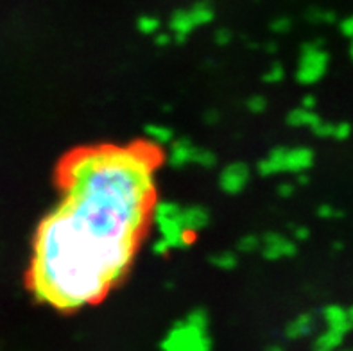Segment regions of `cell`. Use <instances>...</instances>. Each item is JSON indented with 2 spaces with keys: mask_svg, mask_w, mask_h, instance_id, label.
<instances>
[{
  "mask_svg": "<svg viewBox=\"0 0 353 351\" xmlns=\"http://www.w3.org/2000/svg\"><path fill=\"white\" fill-rule=\"evenodd\" d=\"M341 212L336 208V206H332L330 203H323L321 206L318 208V217L319 219H327V221H332V219H339Z\"/></svg>",
  "mask_w": 353,
  "mask_h": 351,
  "instance_id": "4316f807",
  "label": "cell"
},
{
  "mask_svg": "<svg viewBox=\"0 0 353 351\" xmlns=\"http://www.w3.org/2000/svg\"><path fill=\"white\" fill-rule=\"evenodd\" d=\"M260 253L265 260L276 262L283 258H292L298 253V244L292 239H287L282 233L269 232L260 237Z\"/></svg>",
  "mask_w": 353,
  "mask_h": 351,
  "instance_id": "277c9868",
  "label": "cell"
},
{
  "mask_svg": "<svg viewBox=\"0 0 353 351\" xmlns=\"http://www.w3.org/2000/svg\"><path fill=\"white\" fill-rule=\"evenodd\" d=\"M330 65V54L323 47L321 41H309L300 49L296 81L303 86H312L327 76Z\"/></svg>",
  "mask_w": 353,
  "mask_h": 351,
  "instance_id": "3957f363",
  "label": "cell"
},
{
  "mask_svg": "<svg viewBox=\"0 0 353 351\" xmlns=\"http://www.w3.org/2000/svg\"><path fill=\"white\" fill-rule=\"evenodd\" d=\"M210 263L219 271H233L239 265V258L232 251H221V253L212 254Z\"/></svg>",
  "mask_w": 353,
  "mask_h": 351,
  "instance_id": "ac0fdd59",
  "label": "cell"
},
{
  "mask_svg": "<svg viewBox=\"0 0 353 351\" xmlns=\"http://www.w3.org/2000/svg\"><path fill=\"white\" fill-rule=\"evenodd\" d=\"M172 251V248H170V244L167 242L165 239H158L157 242H154V245H152V253L158 254V257H167V254Z\"/></svg>",
  "mask_w": 353,
  "mask_h": 351,
  "instance_id": "f1b7e54d",
  "label": "cell"
},
{
  "mask_svg": "<svg viewBox=\"0 0 353 351\" xmlns=\"http://www.w3.org/2000/svg\"><path fill=\"white\" fill-rule=\"evenodd\" d=\"M178 219L179 224L183 226V230L188 235L199 233L210 224V214H208V210L201 205L181 206Z\"/></svg>",
  "mask_w": 353,
  "mask_h": 351,
  "instance_id": "52a82bcc",
  "label": "cell"
},
{
  "mask_svg": "<svg viewBox=\"0 0 353 351\" xmlns=\"http://www.w3.org/2000/svg\"><path fill=\"white\" fill-rule=\"evenodd\" d=\"M312 133L318 138H332L334 137V122H325V120H319L318 126L312 129Z\"/></svg>",
  "mask_w": 353,
  "mask_h": 351,
  "instance_id": "484cf974",
  "label": "cell"
},
{
  "mask_svg": "<svg viewBox=\"0 0 353 351\" xmlns=\"http://www.w3.org/2000/svg\"><path fill=\"white\" fill-rule=\"evenodd\" d=\"M190 14H192L194 22H196L197 27H203V26H208V23L214 20L215 17V11L212 8V4L208 0H201V2H196L192 8H188Z\"/></svg>",
  "mask_w": 353,
  "mask_h": 351,
  "instance_id": "e0dca14e",
  "label": "cell"
},
{
  "mask_svg": "<svg viewBox=\"0 0 353 351\" xmlns=\"http://www.w3.org/2000/svg\"><path fill=\"white\" fill-rule=\"evenodd\" d=\"M309 237L310 232L307 226H296L294 230H292V239H294V242L296 240H298V242H305V240H309Z\"/></svg>",
  "mask_w": 353,
  "mask_h": 351,
  "instance_id": "d6a6232c",
  "label": "cell"
},
{
  "mask_svg": "<svg viewBox=\"0 0 353 351\" xmlns=\"http://www.w3.org/2000/svg\"><path fill=\"white\" fill-rule=\"evenodd\" d=\"M352 126L350 122H336L334 124V137L332 140H337V142H346L350 137H352Z\"/></svg>",
  "mask_w": 353,
  "mask_h": 351,
  "instance_id": "cb8c5ba5",
  "label": "cell"
},
{
  "mask_svg": "<svg viewBox=\"0 0 353 351\" xmlns=\"http://www.w3.org/2000/svg\"><path fill=\"white\" fill-rule=\"evenodd\" d=\"M214 41L217 45H221V47L230 45V41H232V31L230 29H217L214 34Z\"/></svg>",
  "mask_w": 353,
  "mask_h": 351,
  "instance_id": "f546056e",
  "label": "cell"
},
{
  "mask_svg": "<svg viewBox=\"0 0 353 351\" xmlns=\"http://www.w3.org/2000/svg\"><path fill=\"white\" fill-rule=\"evenodd\" d=\"M169 29L172 40L181 45L188 40V36L196 31L197 26L188 9H176L169 18Z\"/></svg>",
  "mask_w": 353,
  "mask_h": 351,
  "instance_id": "9c48e42d",
  "label": "cell"
},
{
  "mask_svg": "<svg viewBox=\"0 0 353 351\" xmlns=\"http://www.w3.org/2000/svg\"><path fill=\"white\" fill-rule=\"evenodd\" d=\"M143 133H145V138H148V143H151L152 147L169 146V143L174 140V131H172L169 126L163 124L145 126Z\"/></svg>",
  "mask_w": 353,
  "mask_h": 351,
  "instance_id": "9a60e30c",
  "label": "cell"
},
{
  "mask_svg": "<svg viewBox=\"0 0 353 351\" xmlns=\"http://www.w3.org/2000/svg\"><path fill=\"white\" fill-rule=\"evenodd\" d=\"M346 335L337 330L325 328L312 341V351H339L345 346Z\"/></svg>",
  "mask_w": 353,
  "mask_h": 351,
  "instance_id": "4fadbf2b",
  "label": "cell"
},
{
  "mask_svg": "<svg viewBox=\"0 0 353 351\" xmlns=\"http://www.w3.org/2000/svg\"><path fill=\"white\" fill-rule=\"evenodd\" d=\"M179 210L181 206L174 201H158L154 203V206L151 208V214H152V221L154 224L161 223V221H169V219H176L179 215Z\"/></svg>",
  "mask_w": 353,
  "mask_h": 351,
  "instance_id": "2e32d148",
  "label": "cell"
},
{
  "mask_svg": "<svg viewBox=\"0 0 353 351\" xmlns=\"http://www.w3.org/2000/svg\"><path fill=\"white\" fill-rule=\"evenodd\" d=\"M215 163H217V156H215L210 149L197 146L196 161H194V165H197V167H203V169H212Z\"/></svg>",
  "mask_w": 353,
  "mask_h": 351,
  "instance_id": "ffe728a7",
  "label": "cell"
},
{
  "mask_svg": "<svg viewBox=\"0 0 353 351\" xmlns=\"http://www.w3.org/2000/svg\"><path fill=\"white\" fill-rule=\"evenodd\" d=\"M268 106L269 103L264 95H253V97L248 99L246 103V108L250 110V113H253V115H262V113L268 110Z\"/></svg>",
  "mask_w": 353,
  "mask_h": 351,
  "instance_id": "603a6c76",
  "label": "cell"
},
{
  "mask_svg": "<svg viewBox=\"0 0 353 351\" xmlns=\"http://www.w3.org/2000/svg\"><path fill=\"white\" fill-rule=\"evenodd\" d=\"M160 351H214V344L208 330L196 328L179 319L161 339Z\"/></svg>",
  "mask_w": 353,
  "mask_h": 351,
  "instance_id": "7a4b0ae2",
  "label": "cell"
},
{
  "mask_svg": "<svg viewBox=\"0 0 353 351\" xmlns=\"http://www.w3.org/2000/svg\"><path fill=\"white\" fill-rule=\"evenodd\" d=\"M339 29H341V32H343V36H346V38H350V40H352L353 38V14H350V17H346L341 20Z\"/></svg>",
  "mask_w": 353,
  "mask_h": 351,
  "instance_id": "4dcf8cb0",
  "label": "cell"
},
{
  "mask_svg": "<svg viewBox=\"0 0 353 351\" xmlns=\"http://www.w3.org/2000/svg\"><path fill=\"white\" fill-rule=\"evenodd\" d=\"M137 29L145 36H154L158 31H161L160 18L152 17V14H142L137 18Z\"/></svg>",
  "mask_w": 353,
  "mask_h": 351,
  "instance_id": "d6986e66",
  "label": "cell"
},
{
  "mask_svg": "<svg viewBox=\"0 0 353 351\" xmlns=\"http://www.w3.org/2000/svg\"><path fill=\"white\" fill-rule=\"evenodd\" d=\"M268 351H285V348L282 346V344H269L268 346Z\"/></svg>",
  "mask_w": 353,
  "mask_h": 351,
  "instance_id": "d590c367",
  "label": "cell"
},
{
  "mask_svg": "<svg viewBox=\"0 0 353 351\" xmlns=\"http://www.w3.org/2000/svg\"><path fill=\"white\" fill-rule=\"evenodd\" d=\"M283 79H285V67L278 61H274L264 74V81L269 83V85H278V83H282Z\"/></svg>",
  "mask_w": 353,
  "mask_h": 351,
  "instance_id": "7402d4cb",
  "label": "cell"
},
{
  "mask_svg": "<svg viewBox=\"0 0 353 351\" xmlns=\"http://www.w3.org/2000/svg\"><path fill=\"white\" fill-rule=\"evenodd\" d=\"M206 122H217V113H208L206 115Z\"/></svg>",
  "mask_w": 353,
  "mask_h": 351,
  "instance_id": "8d00e7d4",
  "label": "cell"
},
{
  "mask_svg": "<svg viewBox=\"0 0 353 351\" xmlns=\"http://www.w3.org/2000/svg\"><path fill=\"white\" fill-rule=\"evenodd\" d=\"M321 319L327 325V328L337 330V332L345 335H348L353 330V323L348 316V308L336 305V303L321 308Z\"/></svg>",
  "mask_w": 353,
  "mask_h": 351,
  "instance_id": "30bf717a",
  "label": "cell"
},
{
  "mask_svg": "<svg viewBox=\"0 0 353 351\" xmlns=\"http://www.w3.org/2000/svg\"><path fill=\"white\" fill-rule=\"evenodd\" d=\"M309 20L310 22H318V23H325V22L330 23L336 20V14L321 11V9H312V11H309Z\"/></svg>",
  "mask_w": 353,
  "mask_h": 351,
  "instance_id": "83f0119b",
  "label": "cell"
},
{
  "mask_svg": "<svg viewBox=\"0 0 353 351\" xmlns=\"http://www.w3.org/2000/svg\"><path fill=\"white\" fill-rule=\"evenodd\" d=\"M152 38H154V45H158V47H167L170 41H174L172 40V34L165 31H158Z\"/></svg>",
  "mask_w": 353,
  "mask_h": 351,
  "instance_id": "1f68e13d",
  "label": "cell"
},
{
  "mask_svg": "<svg viewBox=\"0 0 353 351\" xmlns=\"http://www.w3.org/2000/svg\"><path fill=\"white\" fill-rule=\"evenodd\" d=\"M316 325H318V319L310 312H303L300 316H296L294 319H291L285 326V337L289 341H301V339H307L316 332Z\"/></svg>",
  "mask_w": 353,
  "mask_h": 351,
  "instance_id": "8fae6325",
  "label": "cell"
},
{
  "mask_svg": "<svg viewBox=\"0 0 353 351\" xmlns=\"http://www.w3.org/2000/svg\"><path fill=\"white\" fill-rule=\"evenodd\" d=\"M319 120H321V117L316 113V110H307V108H301V106L291 110L289 115H287V124L296 129L305 128L312 131V129L318 126Z\"/></svg>",
  "mask_w": 353,
  "mask_h": 351,
  "instance_id": "5bb4252c",
  "label": "cell"
},
{
  "mask_svg": "<svg viewBox=\"0 0 353 351\" xmlns=\"http://www.w3.org/2000/svg\"><path fill=\"white\" fill-rule=\"evenodd\" d=\"M292 22L289 17H276L271 22V31L276 32V34H287V32L291 31Z\"/></svg>",
  "mask_w": 353,
  "mask_h": 351,
  "instance_id": "d4e9b609",
  "label": "cell"
},
{
  "mask_svg": "<svg viewBox=\"0 0 353 351\" xmlns=\"http://www.w3.org/2000/svg\"><path fill=\"white\" fill-rule=\"evenodd\" d=\"M314 151L307 146L287 147L285 158H283V172L285 174H301L312 169Z\"/></svg>",
  "mask_w": 353,
  "mask_h": 351,
  "instance_id": "8992f818",
  "label": "cell"
},
{
  "mask_svg": "<svg viewBox=\"0 0 353 351\" xmlns=\"http://www.w3.org/2000/svg\"><path fill=\"white\" fill-rule=\"evenodd\" d=\"M237 249L241 251V253H246V254L260 251V237L253 235V233H248V235L241 237V240L237 242Z\"/></svg>",
  "mask_w": 353,
  "mask_h": 351,
  "instance_id": "44dd1931",
  "label": "cell"
},
{
  "mask_svg": "<svg viewBox=\"0 0 353 351\" xmlns=\"http://www.w3.org/2000/svg\"><path fill=\"white\" fill-rule=\"evenodd\" d=\"M343 248H345V245H343V242H336V244H334V249H337V251Z\"/></svg>",
  "mask_w": 353,
  "mask_h": 351,
  "instance_id": "74e56055",
  "label": "cell"
},
{
  "mask_svg": "<svg viewBox=\"0 0 353 351\" xmlns=\"http://www.w3.org/2000/svg\"><path fill=\"white\" fill-rule=\"evenodd\" d=\"M285 146H276L269 151L268 156H264L262 160L256 163V170L262 178H269V176H278L283 172V158H285Z\"/></svg>",
  "mask_w": 353,
  "mask_h": 351,
  "instance_id": "7c38bea8",
  "label": "cell"
},
{
  "mask_svg": "<svg viewBox=\"0 0 353 351\" xmlns=\"http://www.w3.org/2000/svg\"><path fill=\"white\" fill-rule=\"evenodd\" d=\"M348 316H350V319H352V323H353V305H352V307H348Z\"/></svg>",
  "mask_w": 353,
  "mask_h": 351,
  "instance_id": "f35d334b",
  "label": "cell"
},
{
  "mask_svg": "<svg viewBox=\"0 0 353 351\" xmlns=\"http://www.w3.org/2000/svg\"><path fill=\"white\" fill-rule=\"evenodd\" d=\"M157 156L149 143L72 156L63 199L34 239L29 289L38 303L72 312L122 280L149 217Z\"/></svg>",
  "mask_w": 353,
  "mask_h": 351,
  "instance_id": "6da1fadb",
  "label": "cell"
},
{
  "mask_svg": "<svg viewBox=\"0 0 353 351\" xmlns=\"http://www.w3.org/2000/svg\"><path fill=\"white\" fill-rule=\"evenodd\" d=\"M294 192L296 185H292V183H282V185H278V196L280 197H291Z\"/></svg>",
  "mask_w": 353,
  "mask_h": 351,
  "instance_id": "836d02e7",
  "label": "cell"
},
{
  "mask_svg": "<svg viewBox=\"0 0 353 351\" xmlns=\"http://www.w3.org/2000/svg\"><path fill=\"white\" fill-rule=\"evenodd\" d=\"M197 146L187 138L172 140L169 143V165L174 169H185L188 165H194L196 161Z\"/></svg>",
  "mask_w": 353,
  "mask_h": 351,
  "instance_id": "ba28073f",
  "label": "cell"
},
{
  "mask_svg": "<svg viewBox=\"0 0 353 351\" xmlns=\"http://www.w3.org/2000/svg\"><path fill=\"white\" fill-rule=\"evenodd\" d=\"M350 58H352L353 61V38H352V43H350Z\"/></svg>",
  "mask_w": 353,
  "mask_h": 351,
  "instance_id": "ab89813d",
  "label": "cell"
},
{
  "mask_svg": "<svg viewBox=\"0 0 353 351\" xmlns=\"http://www.w3.org/2000/svg\"><path fill=\"white\" fill-rule=\"evenodd\" d=\"M316 106H318V99L314 97L312 94L305 95V97L301 99V108H307V110H316Z\"/></svg>",
  "mask_w": 353,
  "mask_h": 351,
  "instance_id": "e575fe53",
  "label": "cell"
},
{
  "mask_svg": "<svg viewBox=\"0 0 353 351\" xmlns=\"http://www.w3.org/2000/svg\"><path fill=\"white\" fill-rule=\"evenodd\" d=\"M251 178V169L244 161H233L226 165L219 174V187L228 196H239L246 190Z\"/></svg>",
  "mask_w": 353,
  "mask_h": 351,
  "instance_id": "5b68a950",
  "label": "cell"
}]
</instances>
